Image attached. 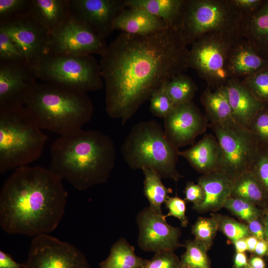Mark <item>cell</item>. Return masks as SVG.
Listing matches in <instances>:
<instances>
[{
  "instance_id": "26",
  "label": "cell",
  "mask_w": 268,
  "mask_h": 268,
  "mask_svg": "<svg viewBox=\"0 0 268 268\" xmlns=\"http://www.w3.org/2000/svg\"><path fill=\"white\" fill-rule=\"evenodd\" d=\"M201 101L210 123H221L233 118L224 85L214 90L207 87L201 94Z\"/></svg>"
},
{
  "instance_id": "7",
  "label": "cell",
  "mask_w": 268,
  "mask_h": 268,
  "mask_svg": "<svg viewBox=\"0 0 268 268\" xmlns=\"http://www.w3.org/2000/svg\"><path fill=\"white\" fill-rule=\"evenodd\" d=\"M244 16L231 0H185L179 30L188 46L208 34L240 35Z\"/></svg>"
},
{
  "instance_id": "37",
  "label": "cell",
  "mask_w": 268,
  "mask_h": 268,
  "mask_svg": "<svg viewBox=\"0 0 268 268\" xmlns=\"http://www.w3.org/2000/svg\"><path fill=\"white\" fill-rule=\"evenodd\" d=\"M165 84L155 90L152 93L149 98V108L152 114L163 119L176 106L165 90Z\"/></svg>"
},
{
  "instance_id": "33",
  "label": "cell",
  "mask_w": 268,
  "mask_h": 268,
  "mask_svg": "<svg viewBox=\"0 0 268 268\" xmlns=\"http://www.w3.org/2000/svg\"><path fill=\"white\" fill-rule=\"evenodd\" d=\"M233 215L246 223L252 220L262 218L264 211L247 201L230 197L226 201L224 207Z\"/></svg>"
},
{
  "instance_id": "44",
  "label": "cell",
  "mask_w": 268,
  "mask_h": 268,
  "mask_svg": "<svg viewBox=\"0 0 268 268\" xmlns=\"http://www.w3.org/2000/svg\"><path fill=\"white\" fill-rule=\"evenodd\" d=\"M231 1L244 15L255 11L263 1L261 0H231Z\"/></svg>"
},
{
  "instance_id": "15",
  "label": "cell",
  "mask_w": 268,
  "mask_h": 268,
  "mask_svg": "<svg viewBox=\"0 0 268 268\" xmlns=\"http://www.w3.org/2000/svg\"><path fill=\"white\" fill-rule=\"evenodd\" d=\"M206 116L192 101L176 105L164 118L163 129L169 140L177 148L192 144L208 126Z\"/></svg>"
},
{
  "instance_id": "18",
  "label": "cell",
  "mask_w": 268,
  "mask_h": 268,
  "mask_svg": "<svg viewBox=\"0 0 268 268\" xmlns=\"http://www.w3.org/2000/svg\"><path fill=\"white\" fill-rule=\"evenodd\" d=\"M198 183L202 188L204 198L199 205L192 208L199 213L216 212L224 207L231 197L233 180L220 170L202 174Z\"/></svg>"
},
{
  "instance_id": "19",
  "label": "cell",
  "mask_w": 268,
  "mask_h": 268,
  "mask_svg": "<svg viewBox=\"0 0 268 268\" xmlns=\"http://www.w3.org/2000/svg\"><path fill=\"white\" fill-rule=\"evenodd\" d=\"M223 85L233 118L249 128L254 118L265 105L254 96L240 79L230 78Z\"/></svg>"
},
{
  "instance_id": "3",
  "label": "cell",
  "mask_w": 268,
  "mask_h": 268,
  "mask_svg": "<svg viewBox=\"0 0 268 268\" xmlns=\"http://www.w3.org/2000/svg\"><path fill=\"white\" fill-rule=\"evenodd\" d=\"M49 169L78 191L108 180L116 159L112 138L96 130L82 129L60 135L50 149Z\"/></svg>"
},
{
  "instance_id": "39",
  "label": "cell",
  "mask_w": 268,
  "mask_h": 268,
  "mask_svg": "<svg viewBox=\"0 0 268 268\" xmlns=\"http://www.w3.org/2000/svg\"><path fill=\"white\" fill-rule=\"evenodd\" d=\"M0 62H27L25 57L16 44L1 29H0Z\"/></svg>"
},
{
  "instance_id": "4",
  "label": "cell",
  "mask_w": 268,
  "mask_h": 268,
  "mask_svg": "<svg viewBox=\"0 0 268 268\" xmlns=\"http://www.w3.org/2000/svg\"><path fill=\"white\" fill-rule=\"evenodd\" d=\"M24 106L41 130L60 135L82 129L93 113L87 93L45 82L36 81L32 85L25 96Z\"/></svg>"
},
{
  "instance_id": "20",
  "label": "cell",
  "mask_w": 268,
  "mask_h": 268,
  "mask_svg": "<svg viewBox=\"0 0 268 268\" xmlns=\"http://www.w3.org/2000/svg\"><path fill=\"white\" fill-rule=\"evenodd\" d=\"M179 155L202 175L220 169L221 151L216 136L213 134H205L189 148L179 151Z\"/></svg>"
},
{
  "instance_id": "12",
  "label": "cell",
  "mask_w": 268,
  "mask_h": 268,
  "mask_svg": "<svg viewBox=\"0 0 268 268\" xmlns=\"http://www.w3.org/2000/svg\"><path fill=\"white\" fill-rule=\"evenodd\" d=\"M106 46L105 39L92 28L70 16L61 27L50 34L48 53L74 56L100 55Z\"/></svg>"
},
{
  "instance_id": "13",
  "label": "cell",
  "mask_w": 268,
  "mask_h": 268,
  "mask_svg": "<svg viewBox=\"0 0 268 268\" xmlns=\"http://www.w3.org/2000/svg\"><path fill=\"white\" fill-rule=\"evenodd\" d=\"M139 233L137 244L143 251L157 253L174 251L183 245L180 243L181 230L168 223L163 214L149 206L140 210L136 216Z\"/></svg>"
},
{
  "instance_id": "8",
  "label": "cell",
  "mask_w": 268,
  "mask_h": 268,
  "mask_svg": "<svg viewBox=\"0 0 268 268\" xmlns=\"http://www.w3.org/2000/svg\"><path fill=\"white\" fill-rule=\"evenodd\" d=\"M33 68L37 79L85 93L104 86L100 64L92 55L48 53Z\"/></svg>"
},
{
  "instance_id": "24",
  "label": "cell",
  "mask_w": 268,
  "mask_h": 268,
  "mask_svg": "<svg viewBox=\"0 0 268 268\" xmlns=\"http://www.w3.org/2000/svg\"><path fill=\"white\" fill-rule=\"evenodd\" d=\"M29 13L51 34L71 16L69 0H31Z\"/></svg>"
},
{
  "instance_id": "11",
  "label": "cell",
  "mask_w": 268,
  "mask_h": 268,
  "mask_svg": "<svg viewBox=\"0 0 268 268\" xmlns=\"http://www.w3.org/2000/svg\"><path fill=\"white\" fill-rule=\"evenodd\" d=\"M24 264V268H90L80 250L49 234L33 238Z\"/></svg>"
},
{
  "instance_id": "2",
  "label": "cell",
  "mask_w": 268,
  "mask_h": 268,
  "mask_svg": "<svg viewBox=\"0 0 268 268\" xmlns=\"http://www.w3.org/2000/svg\"><path fill=\"white\" fill-rule=\"evenodd\" d=\"M67 193L49 169L30 165L18 168L0 192V225L9 234L33 238L49 234L65 213Z\"/></svg>"
},
{
  "instance_id": "5",
  "label": "cell",
  "mask_w": 268,
  "mask_h": 268,
  "mask_svg": "<svg viewBox=\"0 0 268 268\" xmlns=\"http://www.w3.org/2000/svg\"><path fill=\"white\" fill-rule=\"evenodd\" d=\"M125 162L133 170L148 168L162 178L178 181L179 150L167 138L163 127L154 120L133 126L121 148Z\"/></svg>"
},
{
  "instance_id": "30",
  "label": "cell",
  "mask_w": 268,
  "mask_h": 268,
  "mask_svg": "<svg viewBox=\"0 0 268 268\" xmlns=\"http://www.w3.org/2000/svg\"><path fill=\"white\" fill-rule=\"evenodd\" d=\"M164 86L167 94L176 106L192 101L197 90L194 80L184 73L177 75Z\"/></svg>"
},
{
  "instance_id": "52",
  "label": "cell",
  "mask_w": 268,
  "mask_h": 268,
  "mask_svg": "<svg viewBox=\"0 0 268 268\" xmlns=\"http://www.w3.org/2000/svg\"><path fill=\"white\" fill-rule=\"evenodd\" d=\"M262 220L264 224L266 234V240L268 244V208L264 211V214L262 217Z\"/></svg>"
},
{
  "instance_id": "40",
  "label": "cell",
  "mask_w": 268,
  "mask_h": 268,
  "mask_svg": "<svg viewBox=\"0 0 268 268\" xmlns=\"http://www.w3.org/2000/svg\"><path fill=\"white\" fill-rule=\"evenodd\" d=\"M249 129L261 143L268 145V105H265L258 112Z\"/></svg>"
},
{
  "instance_id": "49",
  "label": "cell",
  "mask_w": 268,
  "mask_h": 268,
  "mask_svg": "<svg viewBox=\"0 0 268 268\" xmlns=\"http://www.w3.org/2000/svg\"><path fill=\"white\" fill-rule=\"evenodd\" d=\"M248 265L252 268H266V264L262 258L257 255H252L248 259Z\"/></svg>"
},
{
  "instance_id": "31",
  "label": "cell",
  "mask_w": 268,
  "mask_h": 268,
  "mask_svg": "<svg viewBox=\"0 0 268 268\" xmlns=\"http://www.w3.org/2000/svg\"><path fill=\"white\" fill-rule=\"evenodd\" d=\"M184 246L186 251L181 256V263L189 268H211L209 250L203 244L194 239L187 240Z\"/></svg>"
},
{
  "instance_id": "41",
  "label": "cell",
  "mask_w": 268,
  "mask_h": 268,
  "mask_svg": "<svg viewBox=\"0 0 268 268\" xmlns=\"http://www.w3.org/2000/svg\"><path fill=\"white\" fill-rule=\"evenodd\" d=\"M180 260L174 251H165L155 253L143 268H178Z\"/></svg>"
},
{
  "instance_id": "48",
  "label": "cell",
  "mask_w": 268,
  "mask_h": 268,
  "mask_svg": "<svg viewBox=\"0 0 268 268\" xmlns=\"http://www.w3.org/2000/svg\"><path fill=\"white\" fill-rule=\"evenodd\" d=\"M254 254L260 257L268 255V244L266 240H258Z\"/></svg>"
},
{
  "instance_id": "53",
  "label": "cell",
  "mask_w": 268,
  "mask_h": 268,
  "mask_svg": "<svg viewBox=\"0 0 268 268\" xmlns=\"http://www.w3.org/2000/svg\"><path fill=\"white\" fill-rule=\"evenodd\" d=\"M178 268H189L188 266L183 264L180 262V266Z\"/></svg>"
},
{
  "instance_id": "27",
  "label": "cell",
  "mask_w": 268,
  "mask_h": 268,
  "mask_svg": "<svg viewBox=\"0 0 268 268\" xmlns=\"http://www.w3.org/2000/svg\"><path fill=\"white\" fill-rule=\"evenodd\" d=\"M147 261L137 256L134 248L121 238L113 244L108 256L100 263L98 268H143Z\"/></svg>"
},
{
  "instance_id": "22",
  "label": "cell",
  "mask_w": 268,
  "mask_h": 268,
  "mask_svg": "<svg viewBox=\"0 0 268 268\" xmlns=\"http://www.w3.org/2000/svg\"><path fill=\"white\" fill-rule=\"evenodd\" d=\"M240 32L256 52L268 60V0H263L255 11L244 16Z\"/></svg>"
},
{
  "instance_id": "43",
  "label": "cell",
  "mask_w": 268,
  "mask_h": 268,
  "mask_svg": "<svg viewBox=\"0 0 268 268\" xmlns=\"http://www.w3.org/2000/svg\"><path fill=\"white\" fill-rule=\"evenodd\" d=\"M184 200L186 202L193 203V206L200 205L204 198L203 191L201 186L193 182H188L184 191Z\"/></svg>"
},
{
  "instance_id": "35",
  "label": "cell",
  "mask_w": 268,
  "mask_h": 268,
  "mask_svg": "<svg viewBox=\"0 0 268 268\" xmlns=\"http://www.w3.org/2000/svg\"><path fill=\"white\" fill-rule=\"evenodd\" d=\"M241 81L257 100L265 105H268V67Z\"/></svg>"
},
{
  "instance_id": "1",
  "label": "cell",
  "mask_w": 268,
  "mask_h": 268,
  "mask_svg": "<svg viewBox=\"0 0 268 268\" xmlns=\"http://www.w3.org/2000/svg\"><path fill=\"white\" fill-rule=\"evenodd\" d=\"M188 52L170 26L145 35L121 32L100 55L108 116L125 124L155 90L189 68Z\"/></svg>"
},
{
  "instance_id": "17",
  "label": "cell",
  "mask_w": 268,
  "mask_h": 268,
  "mask_svg": "<svg viewBox=\"0 0 268 268\" xmlns=\"http://www.w3.org/2000/svg\"><path fill=\"white\" fill-rule=\"evenodd\" d=\"M37 79L27 62H0V108L24 106L25 96Z\"/></svg>"
},
{
  "instance_id": "54",
  "label": "cell",
  "mask_w": 268,
  "mask_h": 268,
  "mask_svg": "<svg viewBox=\"0 0 268 268\" xmlns=\"http://www.w3.org/2000/svg\"><path fill=\"white\" fill-rule=\"evenodd\" d=\"M246 268H251V267L250 266H249V265H248V266Z\"/></svg>"
},
{
  "instance_id": "25",
  "label": "cell",
  "mask_w": 268,
  "mask_h": 268,
  "mask_svg": "<svg viewBox=\"0 0 268 268\" xmlns=\"http://www.w3.org/2000/svg\"><path fill=\"white\" fill-rule=\"evenodd\" d=\"M185 0H125L127 7L144 10L179 30Z\"/></svg>"
},
{
  "instance_id": "6",
  "label": "cell",
  "mask_w": 268,
  "mask_h": 268,
  "mask_svg": "<svg viewBox=\"0 0 268 268\" xmlns=\"http://www.w3.org/2000/svg\"><path fill=\"white\" fill-rule=\"evenodd\" d=\"M47 139L24 106L0 108V173L37 160Z\"/></svg>"
},
{
  "instance_id": "21",
  "label": "cell",
  "mask_w": 268,
  "mask_h": 268,
  "mask_svg": "<svg viewBox=\"0 0 268 268\" xmlns=\"http://www.w3.org/2000/svg\"><path fill=\"white\" fill-rule=\"evenodd\" d=\"M268 67V60L261 57L245 39L240 37L232 48L228 63L230 78L242 80Z\"/></svg>"
},
{
  "instance_id": "32",
  "label": "cell",
  "mask_w": 268,
  "mask_h": 268,
  "mask_svg": "<svg viewBox=\"0 0 268 268\" xmlns=\"http://www.w3.org/2000/svg\"><path fill=\"white\" fill-rule=\"evenodd\" d=\"M217 222L218 230L232 244L240 239H245L250 234L246 223L240 222L227 215L211 213Z\"/></svg>"
},
{
  "instance_id": "16",
  "label": "cell",
  "mask_w": 268,
  "mask_h": 268,
  "mask_svg": "<svg viewBox=\"0 0 268 268\" xmlns=\"http://www.w3.org/2000/svg\"><path fill=\"white\" fill-rule=\"evenodd\" d=\"M71 16L92 28L105 39L115 20L127 8L125 0H69Z\"/></svg>"
},
{
  "instance_id": "47",
  "label": "cell",
  "mask_w": 268,
  "mask_h": 268,
  "mask_svg": "<svg viewBox=\"0 0 268 268\" xmlns=\"http://www.w3.org/2000/svg\"><path fill=\"white\" fill-rule=\"evenodd\" d=\"M248 266V258L245 252H236L233 260V268H246Z\"/></svg>"
},
{
  "instance_id": "14",
  "label": "cell",
  "mask_w": 268,
  "mask_h": 268,
  "mask_svg": "<svg viewBox=\"0 0 268 268\" xmlns=\"http://www.w3.org/2000/svg\"><path fill=\"white\" fill-rule=\"evenodd\" d=\"M33 67L48 53L50 34L29 13L0 23Z\"/></svg>"
},
{
  "instance_id": "9",
  "label": "cell",
  "mask_w": 268,
  "mask_h": 268,
  "mask_svg": "<svg viewBox=\"0 0 268 268\" xmlns=\"http://www.w3.org/2000/svg\"><path fill=\"white\" fill-rule=\"evenodd\" d=\"M208 126L221 148L219 170L233 181L250 171L261 144L252 131L234 118Z\"/></svg>"
},
{
  "instance_id": "50",
  "label": "cell",
  "mask_w": 268,
  "mask_h": 268,
  "mask_svg": "<svg viewBox=\"0 0 268 268\" xmlns=\"http://www.w3.org/2000/svg\"><path fill=\"white\" fill-rule=\"evenodd\" d=\"M245 240L247 246V251L251 253H254L259 240L251 235L246 237Z\"/></svg>"
},
{
  "instance_id": "51",
  "label": "cell",
  "mask_w": 268,
  "mask_h": 268,
  "mask_svg": "<svg viewBox=\"0 0 268 268\" xmlns=\"http://www.w3.org/2000/svg\"><path fill=\"white\" fill-rule=\"evenodd\" d=\"M233 244L234 246L236 252L243 253L247 251V246L245 238L239 239L234 242Z\"/></svg>"
},
{
  "instance_id": "45",
  "label": "cell",
  "mask_w": 268,
  "mask_h": 268,
  "mask_svg": "<svg viewBox=\"0 0 268 268\" xmlns=\"http://www.w3.org/2000/svg\"><path fill=\"white\" fill-rule=\"evenodd\" d=\"M250 235L258 240H266L265 229L262 219H255L246 223Z\"/></svg>"
},
{
  "instance_id": "10",
  "label": "cell",
  "mask_w": 268,
  "mask_h": 268,
  "mask_svg": "<svg viewBox=\"0 0 268 268\" xmlns=\"http://www.w3.org/2000/svg\"><path fill=\"white\" fill-rule=\"evenodd\" d=\"M241 37L210 34L201 37L189 49L188 67L195 70L207 87L215 89L224 85L230 78L228 63L232 48Z\"/></svg>"
},
{
  "instance_id": "34",
  "label": "cell",
  "mask_w": 268,
  "mask_h": 268,
  "mask_svg": "<svg viewBox=\"0 0 268 268\" xmlns=\"http://www.w3.org/2000/svg\"><path fill=\"white\" fill-rule=\"evenodd\" d=\"M218 231L216 219L210 217H199L192 225L191 233L195 239L203 244L210 250Z\"/></svg>"
},
{
  "instance_id": "46",
  "label": "cell",
  "mask_w": 268,
  "mask_h": 268,
  "mask_svg": "<svg viewBox=\"0 0 268 268\" xmlns=\"http://www.w3.org/2000/svg\"><path fill=\"white\" fill-rule=\"evenodd\" d=\"M24 264L15 262L7 253L0 251V268H24Z\"/></svg>"
},
{
  "instance_id": "29",
  "label": "cell",
  "mask_w": 268,
  "mask_h": 268,
  "mask_svg": "<svg viewBox=\"0 0 268 268\" xmlns=\"http://www.w3.org/2000/svg\"><path fill=\"white\" fill-rule=\"evenodd\" d=\"M144 176V194L147 199L149 207L154 211L163 214L162 206L169 197L172 190L163 184L162 178L154 170L143 168L141 170Z\"/></svg>"
},
{
  "instance_id": "28",
  "label": "cell",
  "mask_w": 268,
  "mask_h": 268,
  "mask_svg": "<svg viewBox=\"0 0 268 268\" xmlns=\"http://www.w3.org/2000/svg\"><path fill=\"white\" fill-rule=\"evenodd\" d=\"M231 197L247 201L259 207L268 203L261 185L251 171L233 181Z\"/></svg>"
},
{
  "instance_id": "42",
  "label": "cell",
  "mask_w": 268,
  "mask_h": 268,
  "mask_svg": "<svg viewBox=\"0 0 268 268\" xmlns=\"http://www.w3.org/2000/svg\"><path fill=\"white\" fill-rule=\"evenodd\" d=\"M168 210L166 215H164L166 218L168 216H174L178 218L182 227H187L188 224V218L186 214V201L179 197H169L165 202Z\"/></svg>"
},
{
  "instance_id": "38",
  "label": "cell",
  "mask_w": 268,
  "mask_h": 268,
  "mask_svg": "<svg viewBox=\"0 0 268 268\" xmlns=\"http://www.w3.org/2000/svg\"><path fill=\"white\" fill-rule=\"evenodd\" d=\"M31 0H0V23L29 13Z\"/></svg>"
},
{
  "instance_id": "36",
  "label": "cell",
  "mask_w": 268,
  "mask_h": 268,
  "mask_svg": "<svg viewBox=\"0 0 268 268\" xmlns=\"http://www.w3.org/2000/svg\"><path fill=\"white\" fill-rule=\"evenodd\" d=\"M250 171L261 185L268 202V145L261 143Z\"/></svg>"
},
{
  "instance_id": "23",
  "label": "cell",
  "mask_w": 268,
  "mask_h": 268,
  "mask_svg": "<svg viewBox=\"0 0 268 268\" xmlns=\"http://www.w3.org/2000/svg\"><path fill=\"white\" fill-rule=\"evenodd\" d=\"M168 26L161 19L144 10L125 8L117 17L114 30L136 35H145L161 30Z\"/></svg>"
}]
</instances>
